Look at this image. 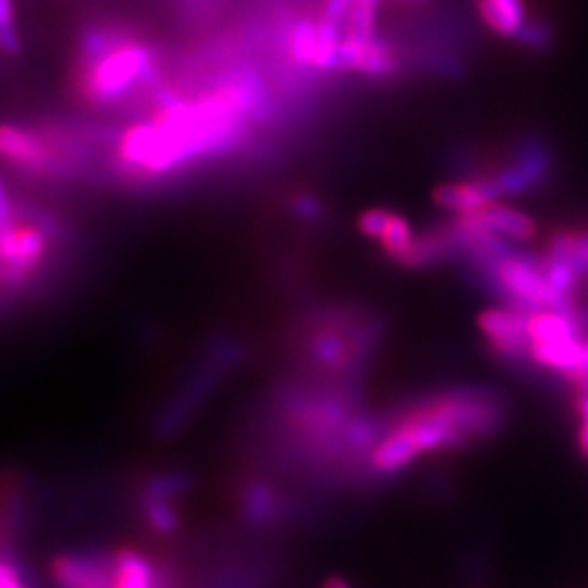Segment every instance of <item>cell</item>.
I'll use <instances>...</instances> for the list:
<instances>
[{
	"mask_svg": "<svg viewBox=\"0 0 588 588\" xmlns=\"http://www.w3.org/2000/svg\"><path fill=\"white\" fill-rule=\"evenodd\" d=\"M506 403L488 389L439 392L403 408L369 454L373 475H394L419 457L457 452L482 443L506 423Z\"/></svg>",
	"mask_w": 588,
	"mask_h": 588,
	"instance_id": "1",
	"label": "cell"
},
{
	"mask_svg": "<svg viewBox=\"0 0 588 588\" xmlns=\"http://www.w3.org/2000/svg\"><path fill=\"white\" fill-rule=\"evenodd\" d=\"M159 51L123 24L99 22L79 35L72 90L94 107H116L137 92H153L159 81Z\"/></svg>",
	"mask_w": 588,
	"mask_h": 588,
	"instance_id": "2",
	"label": "cell"
},
{
	"mask_svg": "<svg viewBox=\"0 0 588 588\" xmlns=\"http://www.w3.org/2000/svg\"><path fill=\"white\" fill-rule=\"evenodd\" d=\"M375 323L347 310L319 312L301 338L306 362L331 378H347L362 369L375 349Z\"/></svg>",
	"mask_w": 588,
	"mask_h": 588,
	"instance_id": "3",
	"label": "cell"
},
{
	"mask_svg": "<svg viewBox=\"0 0 588 588\" xmlns=\"http://www.w3.org/2000/svg\"><path fill=\"white\" fill-rule=\"evenodd\" d=\"M482 275L493 286V290L508 303L525 312L534 310H560L576 312L578 306L574 299L563 297L549 283L543 258L515 251L513 247L493 260L479 264Z\"/></svg>",
	"mask_w": 588,
	"mask_h": 588,
	"instance_id": "4",
	"label": "cell"
},
{
	"mask_svg": "<svg viewBox=\"0 0 588 588\" xmlns=\"http://www.w3.org/2000/svg\"><path fill=\"white\" fill-rule=\"evenodd\" d=\"M74 140V135L55 127L0 123V159L27 175L64 177L79 159Z\"/></svg>",
	"mask_w": 588,
	"mask_h": 588,
	"instance_id": "5",
	"label": "cell"
},
{
	"mask_svg": "<svg viewBox=\"0 0 588 588\" xmlns=\"http://www.w3.org/2000/svg\"><path fill=\"white\" fill-rule=\"evenodd\" d=\"M479 333L484 336L488 349L504 362L523 364L529 362V340H527V312L515 306H493L477 317Z\"/></svg>",
	"mask_w": 588,
	"mask_h": 588,
	"instance_id": "6",
	"label": "cell"
},
{
	"mask_svg": "<svg viewBox=\"0 0 588 588\" xmlns=\"http://www.w3.org/2000/svg\"><path fill=\"white\" fill-rule=\"evenodd\" d=\"M60 588H114V563L83 554H62L51 565Z\"/></svg>",
	"mask_w": 588,
	"mask_h": 588,
	"instance_id": "7",
	"label": "cell"
},
{
	"mask_svg": "<svg viewBox=\"0 0 588 588\" xmlns=\"http://www.w3.org/2000/svg\"><path fill=\"white\" fill-rule=\"evenodd\" d=\"M464 214L471 220H475L477 225H482L484 229L497 234L499 238H504L508 243H527L538 231L536 220L532 216L523 214L522 209H515V207L502 205V203H491L486 207L464 212Z\"/></svg>",
	"mask_w": 588,
	"mask_h": 588,
	"instance_id": "8",
	"label": "cell"
},
{
	"mask_svg": "<svg viewBox=\"0 0 588 588\" xmlns=\"http://www.w3.org/2000/svg\"><path fill=\"white\" fill-rule=\"evenodd\" d=\"M502 198V193L493 177H479V179H468V182H452L434 188L432 200L447 212H473L479 207H486L491 203H497Z\"/></svg>",
	"mask_w": 588,
	"mask_h": 588,
	"instance_id": "9",
	"label": "cell"
},
{
	"mask_svg": "<svg viewBox=\"0 0 588 588\" xmlns=\"http://www.w3.org/2000/svg\"><path fill=\"white\" fill-rule=\"evenodd\" d=\"M585 360V338H565L554 342L529 344V362L556 373H567L582 367Z\"/></svg>",
	"mask_w": 588,
	"mask_h": 588,
	"instance_id": "10",
	"label": "cell"
},
{
	"mask_svg": "<svg viewBox=\"0 0 588 588\" xmlns=\"http://www.w3.org/2000/svg\"><path fill=\"white\" fill-rule=\"evenodd\" d=\"M477 11L491 31L513 40L527 20L523 0H477Z\"/></svg>",
	"mask_w": 588,
	"mask_h": 588,
	"instance_id": "11",
	"label": "cell"
},
{
	"mask_svg": "<svg viewBox=\"0 0 588 588\" xmlns=\"http://www.w3.org/2000/svg\"><path fill=\"white\" fill-rule=\"evenodd\" d=\"M240 504H243V513L247 515V519L254 523L275 522L279 519L283 510L281 499L275 493V488L261 479H254L243 488Z\"/></svg>",
	"mask_w": 588,
	"mask_h": 588,
	"instance_id": "12",
	"label": "cell"
},
{
	"mask_svg": "<svg viewBox=\"0 0 588 588\" xmlns=\"http://www.w3.org/2000/svg\"><path fill=\"white\" fill-rule=\"evenodd\" d=\"M547 256L571 261L585 277L588 275V229L558 231L547 245Z\"/></svg>",
	"mask_w": 588,
	"mask_h": 588,
	"instance_id": "13",
	"label": "cell"
},
{
	"mask_svg": "<svg viewBox=\"0 0 588 588\" xmlns=\"http://www.w3.org/2000/svg\"><path fill=\"white\" fill-rule=\"evenodd\" d=\"M396 58L392 53L391 47L380 40V38H373L360 53L358 58V64L355 70L367 74V76H373V79H384V76H392L396 72Z\"/></svg>",
	"mask_w": 588,
	"mask_h": 588,
	"instance_id": "14",
	"label": "cell"
},
{
	"mask_svg": "<svg viewBox=\"0 0 588 588\" xmlns=\"http://www.w3.org/2000/svg\"><path fill=\"white\" fill-rule=\"evenodd\" d=\"M412 243H414V231H412L410 223L403 216L392 212L391 218H389V223L380 236V247H382L384 256L394 264H401L408 249L412 247Z\"/></svg>",
	"mask_w": 588,
	"mask_h": 588,
	"instance_id": "15",
	"label": "cell"
},
{
	"mask_svg": "<svg viewBox=\"0 0 588 588\" xmlns=\"http://www.w3.org/2000/svg\"><path fill=\"white\" fill-rule=\"evenodd\" d=\"M342 42V24L323 18L317 24V49H314V68L317 70H336L338 49Z\"/></svg>",
	"mask_w": 588,
	"mask_h": 588,
	"instance_id": "16",
	"label": "cell"
},
{
	"mask_svg": "<svg viewBox=\"0 0 588 588\" xmlns=\"http://www.w3.org/2000/svg\"><path fill=\"white\" fill-rule=\"evenodd\" d=\"M142 515L148 527L157 534H173L179 527V515L173 506V499L142 497Z\"/></svg>",
	"mask_w": 588,
	"mask_h": 588,
	"instance_id": "17",
	"label": "cell"
},
{
	"mask_svg": "<svg viewBox=\"0 0 588 588\" xmlns=\"http://www.w3.org/2000/svg\"><path fill=\"white\" fill-rule=\"evenodd\" d=\"M314 49H317V24L312 20H301L292 31L290 53L299 65L314 64Z\"/></svg>",
	"mask_w": 588,
	"mask_h": 588,
	"instance_id": "18",
	"label": "cell"
},
{
	"mask_svg": "<svg viewBox=\"0 0 588 588\" xmlns=\"http://www.w3.org/2000/svg\"><path fill=\"white\" fill-rule=\"evenodd\" d=\"M0 51L16 55L20 51V31L13 0H0Z\"/></svg>",
	"mask_w": 588,
	"mask_h": 588,
	"instance_id": "19",
	"label": "cell"
},
{
	"mask_svg": "<svg viewBox=\"0 0 588 588\" xmlns=\"http://www.w3.org/2000/svg\"><path fill=\"white\" fill-rule=\"evenodd\" d=\"M515 40L525 47V49H532V51H547L551 44H554V31L551 27L536 18V20H525V24L522 27V31L515 35Z\"/></svg>",
	"mask_w": 588,
	"mask_h": 588,
	"instance_id": "20",
	"label": "cell"
},
{
	"mask_svg": "<svg viewBox=\"0 0 588 588\" xmlns=\"http://www.w3.org/2000/svg\"><path fill=\"white\" fill-rule=\"evenodd\" d=\"M392 212L384 209V207H375V209H369L364 212L360 218H358V229L371 238V240H380L389 218H391Z\"/></svg>",
	"mask_w": 588,
	"mask_h": 588,
	"instance_id": "21",
	"label": "cell"
},
{
	"mask_svg": "<svg viewBox=\"0 0 588 588\" xmlns=\"http://www.w3.org/2000/svg\"><path fill=\"white\" fill-rule=\"evenodd\" d=\"M290 209L301 218V220H321L323 216V205L321 200L310 193H299L290 198Z\"/></svg>",
	"mask_w": 588,
	"mask_h": 588,
	"instance_id": "22",
	"label": "cell"
},
{
	"mask_svg": "<svg viewBox=\"0 0 588 588\" xmlns=\"http://www.w3.org/2000/svg\"><path fill=\"white\" fill-rule=\"evenodd\" d=\"M0 588H31L27 585L22 569L11 560H0Z\"/></svg>",
	"mask_w": 588,
	"mask_h": 588,
	"instance_id": "23",
	"label": "cell"
},
{
	"mask_svg": "<svg viewBox=\"0 0 588 588\" xmlns=\"http://www.w3.org/2000/svg\"><path fill=\"white\" fill-rule=\"evenodd\" d=\"M18 220V214H16V205L11 200V195L7 190V184L0 179V234L7 231L9 227H13Z\"/></svg>",
	"mask_w": 588,
	"mask_h": 588,
	"instance_id": "24",
	"label": "cell"
},
{
	"mask_svg": "<svg viewBox=\"0 0 588 588\" xmlns=\"http://www.w3.org/2000/svg\"><path fill=\"white\" fill-rule=\"evenodd\" d=\"M576 412L580 416V430H578V447L580 454L588 460V394H578Z\"/></svg>",
	"mask_w": 588,
	"mask_h": 588,
	"instance_id": "25",
	"label": "cell"
},
{
	"mask_svg": "<svg viewBox=\"0 0 588 588\" xmlns=\"http://www.w3.org/2000/svg\"><path fill=\"white\" fill-rule=\"evenodd\" d=\"M351 4H353V0H326L323 18H329V20H333V22L344 27V20H347V16L351 11Z\"/></svg>",
	"mask_w": 588,
	"mask_h": 588,
	"instance_id": "26",
	"label": "cell"
},
{
	"mask_svg": "<svg viewBox=\"0 0 588 588\" xmlns=\"http://www.w3.org/2000/svg\"><path fill=\"white\" fill-rule=\"evenodd\" d=\"M323 588H351V585L340 576H331V578H327Z\"/></svg>",
	"mask_w": 588,
	"mask_h": 588,
	"instance_id": "27",
	"label": "cell"
},
{
	"mask_svg": "<svg viewBox=\"0 0 588 588\" xmlns=\"http://www.w3.org/2000/svg\"><path fill=\"white\" fill-rule=\"evenodd\" d=\"M582 367L588 369V340H585V360H582Z\"/></svg>",
	"mask_w": 588,
	"mask_h": 588,
	"instance_id": "28",
	"label": "cell"
}]
</instances>
